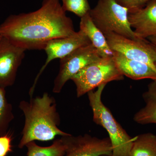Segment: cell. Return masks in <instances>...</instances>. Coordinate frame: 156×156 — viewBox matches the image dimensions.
Here are the masks:
<instances>
[{"label":"cell","instance_id":"cell-1","mask_svg":"<svg viewBox=\"0 0 156 156\" xmlns=\"http://www.w3.org/2000/svg\"><path fill=\"white\" fill-rule=\"evenodd\" d=\"M76 32L59 0H44L37 11L11 15L0 25L2 37L26 50H44L49 41Z\"/></svg>","mask_w":156,"mask_h":156},{"label":"cell","instance_id":"cell-2","mask_svg":"<svg viewBox=\"0 0 156 156\" xmlns=\"http://www.w3.org/2000/svg\"><path fill=\"white\" fill-rule=\"evenodd\" d=\"M19 107L25 117L22 136L18 144L19 148H23L31 141H49L57 136L70 134L58 128L60 119L56 100L48 93L30 97L29 101H22Z\"/></svg>","mask_w":156,"mask_h":156},{"label":"cell","instance_id":"cell-3","mask_svg":"<svg viewBox=\"0 0 156 156\" xmlns=\"http://www.w3.org/2000/svg\"><path fill=\"white\" fill-rule=\"evenodd\" d=\"M107 84L97 87L96 91L87 93L93 113V122L103 127L108 133L112 148V156H130L134 137L132 138L118 122L103 103L101 95Z\"/></svg>","mask_w":156,"mask_h":156},{"label":"cell","instance_id":"cell-4","mask_svg":"<svg viewBox=\"0 0 156 156\" xmlns=\"http://www.w3.org/2000/svg\"><path fill=\"white\" fill-rule=\"evenodd\" d=\"M128 9L114 0H98L89 14L104 35L115 33L133 40L143 39L138 37L131 28L128 21Z\"/></svg>","mask_w":156,"mask_h":156},{"label":"cell","instance_id":"cell-5","mask_svg":"<svg viewBox=\"0 0 156 156\" xmlns=\"http://www.w3.org/2000/svg\"><path fill=\"white\" fill-rule=\"evenodd\" d=\"M124 76L113 57H101L84 67L70 80L76 85L77 97L80 98L102 84L122 80Z\"/></svg>","mask_w":156,"mask_h":156},{"label":"cell","instance_id":"cell-6","mask_svg":"<svg viewBox=\"0 0 156 156\" xmlns=\"http://www.w3.org/2000/svg\"><path fill=\"white\" fill-rule=\"evenodd\" d=\"M92 44L75 50L60 59L59 71L54 81L53 91L59 93L68 81L88 65L101 58Z\"/></svg>","mask_w":156,"mask_h":156},{"label":"cell","instance_id":"cell-7","mask_svg":"<svg viewBox=\"0 0 156 156\" xmlns=\"http://www.w3.org/2000/svg\"><path fill=\"white\" fill-rule=\"evenodd\" d=\"M105 36L114 52L130 59L147 63L156 70V50L147 40H133L115 33Z\"/></svg>","mask_w":156,"mask_h":156},{"label":"cell","instance_id":"cell-8","mask_svg":"<svg viewBox=\"0 0 156 156\" xmlns=\"http://www.w3.org/2000/svg\"><path fill=\"white\" fill-rule=\"evenodd\" d=\"M61 138L66 146L63 156H100L112 154V148L108 137L98 138L89 134L73 136L70 134Z\"/></svg>","mask_w":156,"mask_h":156},{"label":"cell","instance_id":"cell-9","mask_svg":"<svg viewBox=\"0 0 156 156\" xmlns=\"http://www.w3.org/2000/svg\"><path fill=\"white\" fill-rule=\"evenodd\" d=\"M91 44L89 38L80 30L70 36L53 39L49 41L46 44L44 49L47 53V59L30 90V97H32L33 95L39 77L50 62L56 58L60 59L78 48Z\"/></svg>","mask_w":156,"mask_h":156},{"label":"cell","instance_id":"cell-10","mask_svg":"<svg viewBox=\"0 0 156 156\" xmlns=\"http://www.w3.org/2000/svg\"><path fill=\"white\" fill-rule=\"evenodd\" d=\"M26 50L5 38L0 40V87L5 89L14 83Z\"/></svg>","mask_w":156,"mask_h":156},{"label":"cell","instance_id":"cell-11","mask_svg":"<svg viewBox=\"0 0 156 156\" xmlns=\"http://www.w3.org/2000/svg\"><path fill=\"white\" fill-rule=\"evenodd\" d=\"M128 21L140 38L156 35V0H152L143 8L129 11Z\"/></svg>","mask_w":156,"mask_h":156},{"label":"cell","instance_id":"cell-12","mask_svg":"<svg viewBox=\"0 0 156 156\" xmlns=\"http://www.w3.org/2000/svg\"><path fill=\"white\" fill-rule=\"evenodd\" d=\"M112 57L117 68L123 76L134 80L144 79L156 80V70L148 64L130 59L117 52H114Z\"/></svg>","mask_w":156,"mask_h":156},{"label":"cell","instance_id":"cell-13","mask_svg":"<svg viewBox=\"0 0 156 156\" xmlns=\"http://www.w3.org/2000/svg\"><path fill=\"white\" fill-rule=\"evenodd\" d=\"M80 30L89 38L101 57H112L114 51L109 46L105 36L92 21L89 13L81 18Z\"/></svg>","mask_w":156,"mask_h":156},{"label":"cell","instance_id":"cell-14","mask_svg":"<svg viewBox=\"0 0 156 156\" xmlns=\"http://www.w3.org/2000/svg\"><path fill=\"white\" fill-rule=\"evenodd\" d=\"M145 105L136 112L133 119L142 125L156 124V80L148 85L147 89L142 95Z\"/></svg>","mask_w":156,"mask_h":156},{"label":"cell","instance_id":"cell-15","mask_svg":"<svg viewBox=\"0 0 156 156\" xmlns=\"http://www.w3.org/2000/svg\"><path fill=\"white\" fill-rule=\"evenodd\" d=\"M130 156H156V135L148 132L134 137Z\"/></svg>","mask_w":156,"mask_h":156},{"label":"cell","instance_id":"cell-16","mask_svg":"<svg viewBox=\"0 0 156 156\" xmlns=\"http://www.w3.org/2000/svg\"><path fill=\"white\" fill-rule=\"evenodd\" d=\"M25 147L27 149V156H63L66 150L65 145L61 138L54 140L49 146H40L33 141Z\"/></svg>","mask_w":156,"mask_h":156},{"label":"cell","instance_id":"cell-17","mask_svg":"<svg viewBox=\"0 0 156 156\" xmlns=\"http://www.w3.org/2000/svg\"><path fill=\"white\" fill-rule=\"evenodd\" d=\"M14 118L12 105L6 97L5 89L0 87V135L7 133Z\"/></svg>","mask_w":156,"mask_h":156},{"label":"cell","instance_id":"cell-18","mask_svg":"<svg viewBox=\"0 0 156 156\" xmlns=\"http://www.w3.org/2000/svg\"><path fill=\"white\" fill-rule=\"evenodd\" d=\"M62 9L70 11L82 18L89 14L91 10L88 0H62Z\"/></svg>","mask_w":156,"mask_h":156},{"label":"cell","instance_id":"cell-19","mask_svg":"<svg viewBox=\"0 0 156 156\" xmlns=\"http://www.w3.org/2000/svg\"><path fill=\"white\" fill-rule=\"evenodd\" d=\"M12 135L7 132L0 135V156H6L12 151Z\"/></svg>","mask_w":156,"mask_h":156},{"label":"cell","instance_id":"cell-20","mask_svg":"<svg viewBox=\"0 0 156 156\" xmlns=\"http://www.w3.org/2000/svg\"><path fill=\"white\" fill-rule=\"evenodd\" d=\"M120 5L127 8L129 11L141 9L152 0H114Z\"/></svg>","mask_w":156,"mask_h":156},{"label":"cell","instance_id":"cell-21","mask_svg":"<svg viewBox=\"0 0 156 156\" xmlns=\"http://www.w3.org/2000/svg\"><path fill=\"white\" fill-rule=\"evenodd\" d=\"M152 44L156 50V35L149 37L147 39Z\"/></svg>","mask_w":156,"mask_h":156},{"label":"cell","instance_id":"cell-22","mask_svg":"<svg viewBox=\"0 0 156 156\" xmlns=\"http://www.w3.org/2000/svg\"><path fill=\"white\" fill-rule=\"evenodd\" d=\"M100 156H112V154H111V155L104 154V155H101Z\"/></svg>","mask_w":156,"mask_h":156},{"label":"cell","instance_id":"cell-23","mask_svg":"<svg viewBox=\"0 0 156 156\" xmlns=\"http://www.w3.org/2000/svg\"><path fill=\"white\" fill-rule=\"evenodd\" d=\"M2 36H1V35H0V40H1V39H2Z\"/></svg>","mask_w":156,"mask_h":156}]
</instances>
